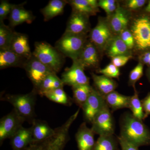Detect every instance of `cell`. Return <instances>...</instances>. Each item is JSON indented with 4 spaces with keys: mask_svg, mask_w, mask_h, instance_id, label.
<instances>
[{
    "mask_svg": "<svg viewBox=\"0 0 150 150\" xmlns=\"http://www.w3.org/2000/svg\"><path fill=\"white\" fill-rule=\"evenodd\" d=\"M120 136L123 139L139 148L150 145V131L143 121L132 113L126 112L120 119Z\"/></svg>",
    "mask_w": 150,
    "mask_h": 150,
    "instance_id": "1",
    "label": "cell"
},
{
    "mask_svg": "<svg viewBox=\"0 0 150 150\" xmlns=\"http://www.w3.org/2000/svg\"><path fill=\"white\" fill-rule=\"evenodd\" d=\"M74 113L62 126L55 129L53 135L40 142H32L22 150H64L70 140L69 130L72 124L77 118Z\"/></svg>",
    "mask_w": 150,
    "mask_h": 150,
    "instance_id": "2",
    "label": "cell"
},
{
    "mask_svg": "<svg viewBox=\"0 0 150 150\" xmlns=\"http://www.w3.org/2000/svg\"><path fill=\"white\" fill-rule=\"evenodd\" d=\"M33 55L56 74L61 71L65 57L55 47L44 41L36 42Z\"/></svg>",
    "mask_w": 150,
    "mask_h": 150,
    "instance_id": "3",
    "label": "cell"
},
{
    "mask_svg": "<svg viewBox=\"0 0 150 150\" xmlns=\"http://www.w3.org/2000/svg\"><path fill=\"white\" fill-rule=\"evenodd\" d=\"M37 95L36 91L33 90L31 92L25 94H6L1 100L11 103L19 115L25 121L32 123L34 119Z\"/></svg>",
    "mask_w": 150,
    "mask_h": 150,
    "instance_id": "4",
    "label": "cell"
},
{
    "mask_svg": "<svg viewBox=\"0 0 150 150\" xmlns=\"http://www.w3.org/2000/svg\"><path fill=\"white\" fill-rule=\"evenodd\" d=\"M87 40L86 34L65 32L55 43V47L65 56L77 60Z\"/></svg>",
    "mask_w": 150,
    "mask_h": 150,
    "instance_id": "5",
    "label": "cell"
},
{
    "mask_svg": "<svg viewBox=\"0 0 150 150\" xmlns=\"http://www.w3.org/2000/svg\"><path fill=\"white\" fill-rule=\"evenodd\" d=\"M23 69L33 84V90L35 91H37L43 80L48 75L55 73L49 67L43 64L33 55L28 59Z\"/></svg>",
    "mask_w": 150,
    "mask_h": 150,
    "instance_id": "6",
    "label": "cell"
},
{
    "mask_svg": "<svg viewBox=\"0 0 150 150\" xmlns=\"http://www.w3.org/2000/svg\"><path fill=\"white\" fill-rule=\"evenodd\" d=\"M91 129L99 136L114 135L115 122L112 112L107 105L96 115L91 123Z\"/></svg>",
    "mask_w": 150,
    "mask_h": 150,
    "instance_id": "7",
    "label": "cell"
},
{
    "mask_svg": "<svg viewBox=\"0 0 150 150\" xmlns=\"http://www.w3.org/2000/svg\"><path fill=\"white\" fill-rule=\"evenodd\" d=\"M131 32L135 43L139 50L150 48V20L146 16L139 18L134 21Z\"/></svg>",
    "mask_w": 150,
    "mask_h": 150,
    "instance_id": "8",
    "label": "cell"
},
{
    "mask_svg": "<svg viewBox=\"0 0 150 150\" xmlns=\"http://www.w3.org/2000/svg\"><path fill=\"white\" fill-rule=\"evenodd\" d=\"M25 120L21 117L14 109L3 117L0 121V143L5 140L11 139L20 129Z\"/></svg>",
    "mask_w": 150,
    "mask_h": 150,
    "instance_id": "9",
    "label": "cell"
},
{
    "mask_svg": "<svg viewBox=\"0 0 150 150\" xmlns=\"http://www.w3.org/2000/svg\"><path fill=\"white\" fill-rule=\"evenodd\" d=\"M106 105L104 96L93 88L87 100L81 108L86 121L92 123L96 115Z\"/></svg>",
    "mask_w": 150,
    "mask_h": 150,
    "instance_id": "10",
    "label": "cell"
},
{
    "mask_svg": "<svg viewBox=\"0 0 150 150\" xmlns=\"http://www.w3.org/2000/svg\"><path fill=\"white\" fill-rule=\"evenodd\" d=\"M71 67L62 74V80L64 85L72 87L89 84V79L84 73V68L77 60L73 61Z\"/></svg>",
    "mask_w": 150,
    "mask_h": 150,
    "instance_id": "11",
    "label": "cell"
},
{
    "mask_svg": "<svg viewBox=\"0 0 150 150\" xmlns=\"http://www.w3.org/2000/svg\"><path fill=\"white\" fill-rule=\"evenodd\" d=\"M90 38L91 42L99 50L107 48L113 38L110 26L104 20L100 19L91 31Z\"/></svg>",
    "mask_w": 150,
    "mask_h": 150,
    "instance_id": "12",
    "label": "cell"
},
{
    "mask_svg": "<svg viewBox=\"0 0 150 150\" xmlns=\"http://www.w3.org/2000/svg\"><path fill=\"white\" fill-rule=\"evenodd\" d=\"M89 27L88 16L72 12L67 22L65 32L76 34H86Z\"/></svg>",
    "mask_w": 150,
    "mask_h": 150,
    "instance_id": "13",
    "label": "cell"
},
{
    "mask_svg": "<svg viewBox=\"0 0 150 150\" xmlns=\"http://www.w3.org/2000/svg\"><path fill=\"white\" fill-rule=\"evenodd\" d=\"M25 3L18 5L13 4L9 18L10 26L11 27H15L24 23L30 24L35 20V16L32 12L24 8V5Z\"/></svg>",
    "mask_w": 150,
    "mask_h": 150,
    "instance_id": "14",
    "label": "cell"
},
{
    "mask_svg": "<svg viewBox=\"0 0 150 150\" xmlns=\"http://www.w3.org/2000/svg\"><path fill=\"white\" fill-rule=\"evenodd\" d=\"M94 133L87 126L86 122L82 123L75 135L79 150H93L96 142Z\"/></svg>",
    "mask_w": 150,
    "mask_h": 150,
    "instance_id": "15",
    "label": "cell"
},
{
    "mask_svg": "<svg viewBox=\"0 0 150 150\" xmlns=\"http://www.w3.org/2000/svg\"><path fill=\"white\" fill-rule=\"evenodd\" d=\"M77 61L85 69L96 67L98 62L97 48L90 41H87Z\"/></svg>",
    "mask_w": 150,
    "mask_h": 150,
    "instance_id": "16",
    "label": "cell"
},
{
    "mask_svg": "<svg viewBox=\"0 0 150 150\" xmlns=\"http://www.w3.org/2000/svg\"><path fill=\"white\" fill-rule=\"evenodd\" d=\"M10 50L19 56L28 59L32 56L28 37L24 33L16 32L11 43Z\"/></svg>",
    "mask_w": 150,
    "mask_h": 150,
    "instance_id": "17",
    "label": "cell"
},
{
    "mask_svg": "<svg viewBox=\"0 0 150 150\" xmlns=\"http://www.w3.org/2000/svg\"><path fill=\"white\" fill-rule=\"evenodd\" d=\"M28 60L19 56L10 49L0 50V69L10 67H19L23 69Z\"/></svg>",
    "mask_w": 150,
    "mask_h": 150,
    "instance_id": "18",
    "label": "cell"
},
{
    "mask_svg": "<svg viewBox=\"0 0 150 150\" xmlns=\"http://www.w3.org/2000/svg\"><path fill=\"white\" fill-rule=\"evenodd\" d=\"M31 128L33 142H40L48 139L54 134L55 129H53L45 121L35 120L32 122Z\"/></svg>",
    "mask_w": 150,
    "mask_h": 150,
    "instance_id": "19",
    "label": "cell"
},
{
    "mask_svg": "<svg viewBox=\"0 0 150 150\" xmlns=\"http://www.w3.org/2000/svg\"><path fill=\"white\" fill-rule=\"evenodd\" d=\"M13 150H22L33 142L31 128L22 126L10 139Z\"/></svg>",
    "mask_w": 150,
    "mask_h": 150,
    "instance_id": "20",
    "label": "cell"
},
{
    "mask_svg": "<svg viewBox=\"0 0 150 150\" xmlns=\"http://www.w3.org/2000/svg\"><path fill=\"white\" fill-rule=\"evenodd\" d=\"M131 96H126L114 91L104 96L106 104L112 112L129 108Z\"/></svg>",
    "mask_w": 150,
    "mask_h": 150,
    "instance_id": "21",
    "label": "cell"
},
{
    "mask_svg": "<svg viewBox=\"0 0 150 150\" xmlns=\"http://www.w3.org/2000/svg\"><path fill=\"white\" fill-rule=\"evenodd\" d=\"M96 89L103 96L115 91L117 86V83L111 78L108 77L104 75L91 74Z\"/></svg>",
    "mask_w": 150,
    "mask_h": 150,
    "instance_id": "22",
    "label": "cell"
},
{
    "mask_svg": "<svg viewBox=\"0 0 150 150\" xmlns=\"http://www.w3.org/2000/svg\"><path fill=\"white\" fill-rule=\"evenodd\" d=\"M68 4L65 0H51L47 6L40 10L44 17L45 21H48L54 17L62 15L64 13V9Z\"/></svg>",
    "mask_w": 150,
    "mask_h": 150,
    "instance_id": "23",
    "label": "cell"
},
{
    "mask_svg": "<svg viewBox=\"0 0 150 150\" xmlns=\"http://www.w3.org/2000/svg\"><path fill=\"white\" fill-rule=\"evenodd\" d=\"M129 21L126 11L118 6L110 20V28L115 33H121L126 29Z\"/></svg>",
    "mask_w": 150,
    "mask_h": 150,
    "instance_id": "24",
    "label": "cell"
},
{
    "mask_svg": "<svg viewBox=\"0 0 150 150\" xmlns=\"http://www.w3.org/2000/svg\"><path fill=\"white\" fill-rule=\"evenodd\" d=\"M64 85L62 79L56 76V73H54L48 75L43 80L36 92L37 94L44 96L48 92L63 88Z\"/></svg>",
    "mask_w": 150,
    "mask_h": 150,
    "instance_id": "25",
    "label": "cell"
},
{
    "mask_svg": "<svg viewBox=\"0 0 150 150\" xmlns=\"http://www.w3.org/2000/svg\"><path fill=\"white\" fill-rule=\"evenodd\" d=\"M73 92V101L79 108H81L91 93L93 88L90 84L82 85L72 87Z\"/></svg>",
    "mask_w": 150,
    "mask_h": 150,
    "instance_id": "26",
    "label": "cell"
},
{
    "mask_svg": "<svg viewBox=\"0 0 150 150\" xmlns=\"http://www.w3.org/2000/svg\"><path fill=\"white\" fill-rule=\"evenodd\" d=\"M118 138L114 135L99 136L93 150H120Z\"/></svg>",
    "mask_w": 150,
    "mask_h": 150,
    "instance_id": "27",
    "label": "cell"
},
{
    "mask_svg": "<svg viewBox=\"0 0 150 150\" xmlns=\"http://www.w3.org/2000/svg\"><path fill=\"white\" fill-rule=\"evenodd\" d=\"M107 48L108 55L111 58L128 55L127 54L129 49L120 36L113 38Z\"/></svg>",
    "mask_w": 150,
    "mask_h": 150,
    "instance_id": "28",
    "label": "cell"
},
{
    "mask_svg": "<svg viewBox=\"0 0 150 150\" xmlns=\"http://www.w3.org/2000/svg\"><path fill=\"white\" fill-rule=\"evenodd\" d=\"M16 31L11 26L6 25L0 21V50L9 49Z\"/></svg>",
    "mask_w": 150,
    "mask_h": 150,
    "instance_id": "29",
    "label": "cell"
},
{
    "mask_svg": "<svg viewBox=\"0 0 150 150\" xmlns=\"http://www.w3.org/2000/svg\"><path fill=\"white\" fill-rule=\"evenodd\" d=\"M44 96L51 101L67 106L71 105L72 103V100L65 92L63 88L48 92Z\"/></svg>",
    "mask_w": 150,
    "mask_h": 150,
    "instance_id": "30",
    "label": "cell"
},
{
    "mask_svg": "<svg viewBox=\"0 0 150 150\" xmlns=\"http://www.w3.org/2000/svg\"><path fill=\"white\" fill-rule=\"evenodd\" d=\"M129 109L131 110V113L135 117L142 121L144 120V112L142 101L140 100L136 88H134V95L131 96L130 99Z\"/></svg>",
    "mask_w": 150,
    "mask_h": 150,
    "instance_id": "31",
    "label": "cell"
},
{
    "mask_svg": "<svg viewBox=\"0 0 150 150\" xmlns=\"http://www.w3.org/2000/svg\"><path fill=\"white\" fill-rule=\"evenodd\" d=\"M73 9V12L83 14L89 16L92 15L96 12L90 5L88 0H71L67 1Z\"/></svg>",
    "mask_w": 150,
    "mask_h": 150,
    "instance_id": "32",
    "label": "cell"
},
{
    "mask_svg": "<svg viewBox=\"0 0 150 150\" xmlns=\"http://www.w3.org/2000/svg\"><path fill=\"white\" fill-rule=\"evenodd\" d=\"M144 67L142 63H139L131 71L129 76V85L134 87L136 83L142 77L143 75Z\"/></svg>",
    "mask_w": 150,
    "mask_h": 150,
    "instance_id": "33",
    "label": "cell"
},
{
    "mask_svg": "<svg viewBox=\"0 0 150 150\" xmlns=\"http://www.w3.org/2000/svg\"><path fill=\"white\" fill-rule=\"evenodd\" d=\"M98 72L102 74L103 75L111 78H119L120 75V71L118 67H115L112 64H109L104 69L98 71Z\"/></svg>",
    "mask_w": 150,
    "mask_h": 150,
    "instance_id": "34",
    "label": "cell"
},
{
    "mask_svg": "<svg viewBox=\"0 0 150 150\" xmlns=\"http://www.w3.org/2000/svg\"><path fill=\"white\" fill-rule=\"evenodd\" d=\"M13 4H11L8 1H1L0 4V21H4L7 17L10 15Z\"/></svg>",
    "mask_w": 150,
    "mask_h": 150,
    "instance_id": "35",
    "label": "cell"
},
{
    "mask_svg": "<svg viewBox=\"0 0 150 150\" xmlns=\"http://www.w3.org/2000/svg\"><path fill=\"white\" fill-rule=\"evenodd\" d=\"M120 36L129 49H132L133 48L135 41L131 31L127 29L124 30L120 33Z\"/></svg>",
    "mask_w": 150,
    "mask_h": 150,
    "instance_id": "36",
    "label": "cell"
},
{
    "mask_svg": "<svg viewBox=\"0 0 150 150\" xmlns=\"http://www.w3.org/2000/svg\"><path fill=\"white\" fill-rule=\"evenodd\" d=\"M131 58L132 56L130 55L116 56L112 58V64L115 65V67L119 68L126 64Z\"/></svg>",
    "mask_w": 150,
    "mask_h": 150,
    "instance_id": "37",
    "label": "cell"
},
{
    "mask_svg": "<svg viewBox=\"0 0 150 150\" xmlns=\"http://www.w3.org/2000/svg\"><path fill=\"white\" fill-rule=\"evenodd\" d=\"M121 150H139V148L130 144L121 137H117Z\"/></svg>",
    "mask_w": 150,
    "mask_h": 150,
    "instance_id": "38",
    "label": "cell"
},
{
    "mask_svg": "<svg viewBox=\"0 0 150 150\" xmlns=\"http://www.w3.org/2000/svg\"><path fill=\"white\" fill-rule=\"evenodd\" d=\"M143 109L144 112V119L150 115V93L142 100Z\"/></svg>",
    "mask_w": 150,
    "mask_h": 150,
    "instance_id": "39",
    "label": "cell"
},
{
    "mask_svg": "<svg viewBox=\"0 0 150 150\" xmlns=\"http://www.w3.org/2000/svg\"><path fill=\"white\" fill-rule=\"evenodd\" d=\"M145 3L144 0H131L128 1L127 6L131 9H137L143 6Z\"/></svg>",
    "mask_w": 150,
    "mask_h": 150,
    "instance_id": "40",
    "label": "cell"
},
{
    "mask_svg": "<svg viewBox=\"0 0 150 150\" xmlns=\"http://www.w3.org/2000/svg\"><path fill=\"white\" fill-rule=\"evenodd\" d=\"M115 5V1L114 0H101L98 2V6L101 8Z\"/></svg>",
    "mask_w": 150,
    "mask_h": 150,
    "instance_id": "41",
    "label": "cell"
},
{
    "mask_svg": "<svg viewBox=\"0 0 150 150\" xmlns=\"http://www.w3.org/2000/svg\"><path fill=\"white\" fill-rule=\"evenodd\" d=\"M117 7L116 5H115L104 7L102 8L104 9V10L108 14H110L112 13L113 12L115 11Z\"/></svg>",
    "mask_w": 150,
    "mask_h": 150,
    "instance_id": "42",
    "label": "cell"
},
{
    "mask_svg": "<svg viewBox=\"0 0 150 150\" xmlns=\"http://www.w3.org/2000/svg\"><path fill=\"white\" fill-rule=\"evenodd\" d=\"M142 59L145 64H148L150 60V52L145 53L143 55Z\"/></svg>",
    "mask_w": 150,
    "mask_h": 150,
    "instance_id": "43",
    "label": "cell"
},
{
    "mask_svg": "<svg viewBox=\"0 0 150 150\" xmlns=\"http://www.w3.org/2000/svg\"><path fill=\"white\" fill-rule=\"evenodd\" d=\"M146 11H147L149 12H150V8H146Z\"/></svg>",
    "mask_w": 150,
    "mask_h": 150,
    "instance_id": "44",
    "label": "cell"
},
{
    "mask_svg": "<svg viewBox=\"0 0 150 150\" xmlns=\"http://www.w3.org/2000/svg\"><path fill=\"white\" fill-rule=\"evenodd\" d=\"M147 8H150V1L149 2V4H148V5L147 6Z\"/></svg>",
    "mask_w": 150,
    "mask_h": 150,
    "instance_id": "45",
    "label": "cell"
},
{
    "mask_svg": "<svg viewBox=\"0 0 150 150\" xmlns=\"http://www.w3.org/2000/svg\"><path fill=\"white\" fill-rule=\"evenodd\" d=\"M148 64L150 65V60L149 62V63H148Z\"/></svg>",
    "mask_w": 150,
    "mask_h": 150,
    "instance_id": "46",
    "label": "cell"
},
{
    "mask_svg": "<svg viewBox=\"0 0 150 150\" xmlns=\"http://www.w3.org/2000/svg\"><path fill=\"white\" fill-rule=\"evenodd\" d=\"M149 77H150V71H149Z\"/></svg>",
    "mask_w": 150,
    "mask_h": 150,
    "instance_id": "47",
    "label": "cell"
}]
</instances>
